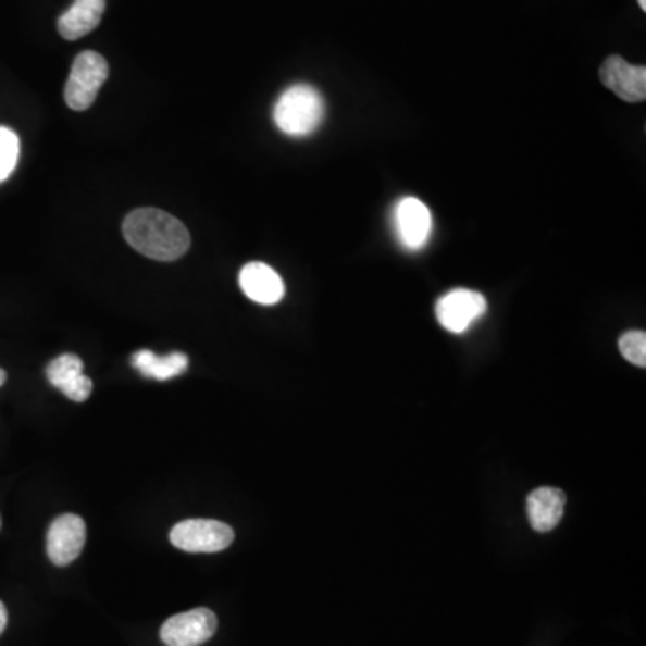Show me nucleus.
Returning <instances> with one entry per match:
<instances>
[{
	"label": "nucleus",
	"mask_w": 646,
	"mask_h": 646,
	"mask_svg": "<svg viewBox=\"0 0 646 646\" xmlns=\"http://www.w3.org/2000/svg\"><path fill=\"white\" fill-rule=\"evenodd\" d=\"M325 101L311 85H293L284 90L273 108V121L289 137H309L322 126Z\"/></svg>",
	"instance_id": "nucleus-2"
},
{
	"label": "nucleus",
	"mask_w": 646,
	"mask_h": 646,
	"mask_svg": "<svg viewBox=\"0 0 646 646\" xmlns=\"http://www.w3.org/2000/svg\"><path fill=\"white\" fill-rule=\"evenodd\" d=\"M487 311V300L472 289H452L436 302V320L452 334L465 333Z\"/></svg>",
	"instance_id": "nucleus-5"
},
{
	"label": "nucleus",
	"mask_w": 646,
	"mask_h": 646,
	"mask_svg": "<svg viewBox=\"0 0 646 646\" xmlns=\"http://www.w3.org/2000/svg\"><path fill=\"white\" fill-rule=\"evenodd\" d=\"M637 2L642 5V10H646V0H637Z\"/></svg>",
	"instance_id": "nucleus-19"
},
{
	"label": "nucleus",
	"mask_w": 646,
	"mask_h": 646,
	"mask_svg": "<svg viewBox=\"0 0 646 646\" xmlns=\"http://www.w3.org/2000/svg\"><path fill=\"white\" fill-rule=\"evenodd\" d=\"M107 0H74L60 21L58 32L65 40H77L99 26L103 18Z\"/></svg>",
	"instance_id": "nucleus-13"
},
{
	"label": "nucleus",
	"mask_w": 646,
	"mask_h": 646,
	"mask_svg": "<svg viewBox=\"0 0 646 646\" xmlns=\"http://www.w3.org/2000/svg\"><path fill=\"white\" fill-rule=\"evenodd\" d=\"M47 380L74 402H83L92 394V381L83 374V361L76 355L58 356L47 367Z\"/></svg>",
	"instance_id": "nucleus-11"
},
{
	"label": "nucleus",
	"mask_w": 646,
	"mask_h": 646,
	"mask_svg": "<svg viewBox=\"0 0 646 646\" xmlns=\"http://www.w3.org/2000/svg\"><path fill=\"white\" fill-rule=\"evenodd\" d=\"M620 352L629 363L646 367V334L643 331H629L620 338Z\"/></svg>",
	"instance_id": "nucleus-16"
},
{
	"label": "nucleus",
	"mask_w": 646,
	"mask_h": 646,
	"mask_svg": "<svg viewBox=\"0 0 646 646\" xmlns=\"http://www.w3.org/2000/svg\"><path fill=\"white\" fill-rule=\"evenodd\" d=\"M5 625H8V610H5L4 604L0 601V634L4 632Z\"/></svg>",
	"instance_id": "nucleus-17"
},
{
	"label": "nucleus",
	"mask_w": 646,
	"mask_h": 646,
	"mask_svg": "<svg viewBox=\"0 0 646 646\" xmlns=\"http://www.w3.org/2000/svg\"><path fill=\"white\" fill-rule=\"evenodd\" d=\"M600 79L609 90L626 103H642L646 98V69L625 62L621 57L607 58Z\"/></svg>",
	"instance_id": "nucleus-9"
},
{
	"label": "nucleus",
	"mask_w": 646,
	"mask_h": 646,
	"mask_svg": "<svg viewBox=\"0 0 646 646\" xmlns=\"http://www.w3.org/2000/svg\"><path fill=\"white\" fill-rule=\"evenodd\" d=\"M132 364L144 377L157 381H170L184 374L189 367V358L182 352L157 356L151 350H139L132 356Z\"/></svg>",
	"instance_id": "nucleus-14"
},
{
	"label": "nucleus",
	"mask_w": 646,
	"mask_h": 646,
	"mask_svg": "<svg viewBox=\"0 0 646 646\" xmlns=\"http://www.w3.org/2000/svg\"><path fill=\"white\" fill-rule=\"evenodd\" d=\"M239 286L253 302L273 306L284 298V281L272 266L264 262H250L239 273Z\"/></svg>",
	"instance_id": "nucleus-10"
},
{
	"label": "nucleus",
	"mask_w": 646,
	"mask_h": 646,
	"mask_svg": "<svg viewBox=\"0 0 646 646\" xmlns=\"http://www.w3.org/2000/svg\"><path fill=\"white\" fill-rule=\"evenodd\" d=\"M218 618L212 610H187L182 614L171 616L160 629V639L167 646H200L214 636Z\"/></svg>",
	"instance_id": "nucleus-6"
},
{
	"label": "nucleus",
	"mask_w": 646,
	"mask_h": 646,
	"mask_svg": "<svg viewBox=\"0 0 646 646\" xmlns=\"http://www.w3.org/2000/svg\"><path fill=\"white\" fill-rule=\"evenodd\" d=\"M564 508L566 494L560 488H535L526 499L530 524L541 534L551 532L560 523V519L564 515Z\"/></svg>",
	"instance_id": "nucleus-12"
},
{
	"label": "nucleus",
	"mask_w": 646,
	"mask_h": 646,
	"mask_svg": "<svg viewBox=\"0 0 646 646\" xmlns=\"http://www.w3.org/2000/svg\"><path fill=\"white\" fill-rule=\"evenodd\" d=\"M394 228L400 245L410 251H421L433 232V215L419 198H402L395 206Z\"/></svg>",
	"instance_id": "nucleus-7"
},
{
	"label": "nucleus",
	"mask_w": 646,
	"mask_h": 646,
	"mask_svg": "<svg viewBox=\"0 0 646 646\" xmlns=\"http://www.w3.org/2000/svg\"><path fill=\"white\" fill-rule=\"evenodd\" d=\"M21 154V140L13 129L0 126V184L15 171Z\"/></svg>",
	"instance_id": "nucleus-15"
},
{
	"label": "nucleus",
	"mask_w": 646,
	"mask_h": 646,
	"mask_svg": "<svg viewBox=\"0 0 646 646\" xmlns=\"http://www.w3.org/2000/svg\"><path fill=\"white\" fill-rule=\"evenodd\" d=\"M123 234L129 247L153 261H176L190 247V234L184 223L159 209L129 212L124 218Z\"/></svg>",
	"instance_id": "nucleus-1"
},
{
	"label": "nucleus",
	"mask_w": 646,
	"mask_h": 646,
	"mask_svg": "<svg viewBox=\"0 0 646 646\" xmlns=\"http://www.w3.org/2000/svg\"><path fill=\"white\" fill-rule=\"evenodd\" d=\"M108 79V63L101 54L85 51L72 63L71 76L65 87L69 108L83 112L92 107L98 92Z\"/></svg>",
	"instance_id": "nucleus-3"
},
{
	"label": "nucleus",
	"mask_w": 646,
	"mask_h": 646,
	"mask_svg": "<svg viewBox=\"0 0 646 646\" xmlns=\"http://www.w3.org/2000/svg\"><path fill=\"white\" fill-rule=\"evenodd\" d=\"M87 541V524L79 515L65 513L54 519L47 532V555L52 564L69 566L82 555Z\"/></svg>",
	"instance_id": "nucleus-8"
},
{
	"label": "nucleus",
	"mask_w": 646,
	"mask_h": 646,
	"mask_svg": "<svg viewBox=\"0 0 646 646\" xmlns=\"http://www.w3.org/2000/svg\"><path fill=\"white\" fill-rule=\"evenodd\" d=\"M170 538L189 554H218L234 543V530L214 519H187L171 530Z\"/></svg>",
	"instance_id": "nucleus-4"
},
{
	"label": "nucleus",
	"mask_w": 646,
	"mask_h": 646,
	"mask_svg": "<svg viewBox=\"0 0 646 646\" xmlns=\"http://www.w3.org/2000/svg\"><path fill=\"white\" fill-rule=\"evenodd\" d=\"M0 526H2V521H0Z\"/></svg>",
	"instance_id": "nucleus-20"
},
{
	"label": "nucleus",
	"mask_w": 646,
	"mask_h": 646,
	"mask_svg": "<svg viewBox=\"0 0 646 646\" xmlns=\"http://www.w3.org/2000/svg\"><path fill=\"white\" fill-rule=\"evenodd\" d=\"M5 383V372L4 370L0 369V386L4 385Z\"/></svg>",
	"instance_id": "nucleus-18"
}]
</instances>
